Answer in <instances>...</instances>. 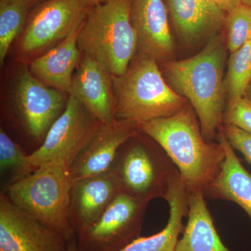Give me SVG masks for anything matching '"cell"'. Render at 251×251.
I'll return each instance as SVG.
<instances>
[{"label":"cell","mask_w":251,"mask_h":251,"mask_svg":"<svg viewBox=\"0 0 251 251\" xmlns=\"http://www.w3.org/2000/svg\"><path fill=\"white\" fill-rule=\"evenodd\" d=\"M196 112L186 105L177 113L139 126L165 150L188 193L205 191L219 174L226 154L218 142L206 141Z\"/></svg>","instance_id":"cell-1"},{"label":"cell","mask_w":251,"mask_h":251,"mask_svg":"<svg viewBox=\"0 0 251 251\" xmlns=\"http://www.w3.org/2000/svg\"><path fill=\"white\" fill-rule=\"evenodd\" d=\"M225 61L222 39L215 36L193 57L163 63L168 82L176 93L191 104L203 136L209 143L217 136L223 125L226 108Z\"/></svg>","instance_id":"cell-2"},{"label":"cell","mask_w":251,"mask_h":251,"mask_svg":"<svg viewBox=\"0 0 251 251\" xmlns=\"http://www.w3.org/2000/svg\"><path fill=\"white\" fill-rule=\"evenodd\" d=\"M115 117L139 126L177 113L188 100L166 83L156 59L138 54L121 76L113 77Z\"/></svg>","instance_id":"cell-3"},{"label":"cell","mask_w":251,"mask_h":251,"mask_svg":"<svg viewBox=\"0 0 251 251\" xmlns=\"http://www.w3.org/2000/svg\"><path fill=\"white\" fill-rule=\"evenodd\" d=\"M131 3L109 0L90 6L79 29L80 52L101 63L113 77L126 72L138 50V36L130 20Z\"/></svg>","instance_id":"cell-4"},{"label":"cell","mask_w":251,"mask_h":251,"mask_svg":"<svg viewBox=\"0 0 251 251\" xmlns=\"http://www.w3.org/2000/svg\"><path fill=\"white\" fill-rule=\"evenodd\" d=\"M140 134L122 145L110 171L120 193L149 203L164 199L176 168L159 144Z\"/></svg>","instance_id":"cell-5"},{"label":"cell","mask_w":251,"mask_h":251,"mask_svg":"<svg viewBox=\"0 0 251 251\" xmlns=\"http://www.w3.org/2000/svg\"><path fill=\"white\" fill-rule=\"evenodd\" d=\"M72 186L68 168L46 164L6 188L3 194L18 207L72 241L77 238L69 219Z\"/></svg>","instance_id":"cell-6"},{"label":"cell","mask_w":251,"mask_h":251,"mask_svg":"<svg viewBox=\"0 0 251 251\" xmlns=\"http://www.w3.org/2000/svg\"><path fill=\"white\" fill-rule=\"evenodd\" d=\"M102 124L75 97L69 95L67 106L54 122L42 144L28 155L31 166L46 164L69 167Z\"/></svg>","instance_id":"cell-7"},{"label":"cell","mask_w":251,"mask_h":251,"mask_svg":"<svg viewBox=\"0 0 251 251\" xmlns=\"http://www.w3.org/2000/svg\"><path fill=\"white\" fill-rule=\"evenodd\" d=\"M148 203L119 193L102 215L77 237L80 251H121L140 237Z\"/></svg>","instance_id":"cell-8"},{"label":"cell","mask_w":251,"mask_h":251,"mask_svg":"<svg viewBox=\"0 0 251 251\" xmlns=\"http://www.w3.org/2000/svg\"><path fill=\"white\" fill-rule=\"evenodd\" d=\"M88 6L80 0H44L27 19L21 36L23 53H36L80 29Z\"/></svg>","instance_id":"cell-9"},{"label":"cell","mask_w":251,"mask_h":251,"mask_svg":"<svg viewBox=\"0 0 251 251\" xmlns=\"http://www.w3.org/2000/svg\"><path fill=\"white\" fill-rule=\"evenodd\" d=\"M15 89V104L23 127L31 138L43 142L68 100L62 92L43 83L26 67L18 73Z\"/></svg>","instance_id":"cell-10"},{"label":"cell","mask_w":251,"mask_h":251,"mask_svg":"<svg viewBox=\"0 0 251 251\" xmlns=\"http://www.w3.org/2000/svg\"><path fill=\"white\" fill-rule=\"evenodd\" d=\"M70 242L4 194L0 196V251H68Z\"/></svg>","instance_id":"cell-11"},{"label":"cell","mask_w":251,"mask_h":251,"mask_svg":"<svg viewBox=\"0 0 251 251\" xmlns=\"http://www.w3.org/2000/svg\"><path fill=\"white\" fill-rule=\"evenodd\" d=\"M139 132L138 126L126 122L102 124L69 167L72 182L110 171L122 145Z\"/></svg>","instance_id":"cell-12"},{"label":"cell","mask_w":251,"mask_h":251,"mask_svg":"<svg viewBox=\"0 0 251 251\" xmlns=\"http://www.w3.org/2000/svg\"><path fill=\"white\" fill-rule=\"evenodd\" d=\"M69 95L75 97L100 123L113 125V76L101 63L84 55L73 77Z\"/></svg>","instance_id":"cell-13"},{"label":"cell","mask_w":251,"mask_h":251,"mask_svg":"<svg viewBox=\"0 0 251 251\" xmlns=\"http://www.w3.org/2000/svg\"><path fill=\"white\" fill-rule=\"evenodd\" d=\"M130 20L136 31L139 53L165 61L174 52L163 0H132Z\"/></svg>","instance_id":"cell-14"},{"label":"cell","mask_w":251,"mask_h":251,"mask_svg":"<svg viewBox=\"0 0 251 251\" xmlns=\"http://www.w3.org/2000/svg\"><path fill=\"white\" fill-rule=\"evenodd\" d=\"M119 193L110 171L72 183L69 219L76 237L99 219Z\"/></svg>","instance_id":"cell-15"},{"label":"cell","mask_w":251,"mask_h":251,"mask_svg":"<svg viewBox=\"0 0 251 251\" xmlns=\"http://www.w3.org/2000/svg\"><path fill=\"white\" fill-rule=\"evenodd\" d=\"M222 126L216 137L224 148L226 158L219 174L203 194L208 199L235 203L251 220V175L242 166L225 134Z\"/></svg>","instance_id":"cell-16"},{"label":"cell","mask_w":251,"mask_h":251,"mask_svg":"<svg viewBox=\"0 0 251 251\" xmlns=\"http://www.w3.org/2000/svg\"><path fill=\"white\" fill-rule=\"evenodd\" d=\"M165 200L169 205V219L161 232L149 237H139L121 251H175L183 233V221L188 213V193L176 170L172 176Z\"/></svg>","instance_id":"cell-17"},{"label":"cell","mask_w":251,"mask_h":251,"mask_svg":"<svg viewBox=\"0 0 251 251\" xmlns=\"http://www.w3.org/2000/svg\"><path fill=\"white\" fill-rule=\"evenodd\" d=\"M78 31L32 61L29 68L32 75L49 87L70 93L73 77L81 61L77 46Z\"/></svg>","instance_id":"cell-18"},{"label":"cell","mask_w":251,"mask_h":251,"mask_svg":"<svg viewBox=\"0 0 251 251\" xmlns=\"http://www.w3.org/2000/svg\"><path fill=\"white\" fill-rule=\"evenodd\" d=\"M173 23L184 40L211 35L226 25V13L211 0H167Z\"/></svg>","instance_id":"cell-19"},{"label":"cell","mask_w":251,"mask_h":251,"mask_svg":"<svg viewBox=\"0 0 251 251\" xmlns=\"http://www.w3.org/2000/svg\"><path fill=\"white\" fill-rule=\"evenodd\" d=\"M188 221L175 251H230L220 237L202 192L188 193Z\"/></svg>","instance_id":"cell-20"},{"label":"cell","mask_w":251,"mask_h":251,"mask_svg":"<svg viewBox=\"0 0 251 251\" xmlns=\"http://www.w3.org/2000/svg\"><path fill=\"white\" fill-rule=\"evenodd\" d=\"M36 168L28 159V155L5 130L0 129V175L1 191L29 176Z\"/></svg>","instance_id":"cell-21"},{"label":"cell","mask_w":251,"mask_h":251,"mask_svg":"<svg viewBox=\"0 0 251 251\" xmlns=\"http://www.w3.org/2000/svg\"><path fill=\"white\" fill-rule=\"evenodd\" d=\"M251 83V40L231 53L228 69L224 80L227 102L245 97Z\"/></svg>","instance_id":"cell-22"},{"label":"cell","mask_w":251,"mask_h":251,"mask_svg":"<svg viewBox=\"0 0 251 251\" xmlns=\"http://www.w3.org/2000/svg\"><path fill=\"white\" fill-rule=\"evenodd\" d=\"M29 9L19 0H0V65L27 24Z\"/></svg>","instance_id":"cell-23"},{"label":"cell","mask_w":251,"mask_h":251,"mask_svg":"<svg viewBox=\"0 0 251 251\" xmlns=\"http://www.w3.org/2000/svg\"><path fill=\"white\" fill-rule=\"evenodd\" d=\"M227 47L230 53L251 40V7L241 4L226 15Z\"/></svg>","instance_id":"cell-24"},{"label":"cell","mask_w":251,"mask_h":251,"mask_svg":"<svg viewBox=\"0 0 251 251\" xmlns=\"http://www.w3.org/2000/svg\"><path fill=\"white\" fill-rule=\"evenodd\" d=\"M234 126L251 135V100L247 97L227 102L223 125Z\"/></svg>","instance_id":"cell-25"},{"label":"cell","mask_w":251,"mask_h":251,"mask_svg":"<svg viewBox=\"0 0 251 251\" xmlns=\"http://www.w3.org/2000/svg\"><path fill=\"white\" fill-rule=\"evenodd\" d=\"M225 132L231 146L242 153L248 163L251 165V135L234 126L223 125Z\"/></svg>","instance_id":"cell-26"},{"label":"cell","mask_w":251,"mask_h":251,"mask_svg":"<svg viewBox=\"0 0 251 251\" xmlns=\"http://www.w3.org/2000/svg\"><path fill=\"white\" fill-rule=\"evenodd\" d=\"M225 13H229V11L235 9L237 6L242 4V0H211Z\"/></svg>","instance_id":"cell-27"},{"label":"cell","mask_w":251,"mask_h":251,"mask_svg":"<svg viewBox=\"0 0 251 251\" xmlns=\"http://www.w3.org/2000/svg\"><path fill=\"white\" fill-rule=\"evenodd\" d=\"M20 1L25 5L28 8V9H31L33 6H36V5H38L40 4V3L44 1V0H19Z\"/></svg>","instance_id":"cell-28"},{"label":"cell","mask_w":251,"mask_h":251,"mask_svg":"<svg viewBox=\"0 0 251 251\" xmlns=\"http://www.w3.org/2000/svg\"><path fill=\"white\" fill-rule=\"evenodd\" d=\"M68 251H80L79 249L78 246H77V238L76 239H73L69 243V249Z\"/></svg>","instance_id":"cell-29"},{"label":"cell","mask_w":251,"mask_h":251,"mask_svg":"<svg viewBox=\"0 0 251 251\" xmlns=\"http://www.w3.org/2000/svg\"><path fill=\"white\" fill-rule=\"evenodd\" d=\"M80 1L82 4L85 5V6H88V7L93 6L94 4V0H80Z\"/></svg>","instance_id":"cell-30"},{"label":"cell","mask_w":251,"mask_h":251,"mask_svg":"<svg viewBox=\"0 0 251 251\" xmlns=\"http://www.w3.org/2000/svg\"><path fill=\"white\" fill-rule=\"evenodd\" d=\"M246 97L251 100V83L250 86H249V88H248L247 95H246Z\"/></svg>","instance_id":"cell-31"},{"label":"cell","mask_w":251,"mask_h":251,"mask_svg":"<svg viewBox=\"0 0 251 251\" xmlns=\"http://www.w3.org/2000/svg\"><path fill=\"white\" fill-rule=\"evenodd\" d=\"M242 4L247 5L251 7V0H242Z\"/></svg>","instance_id":"cell-32"},{"label":"cell","mask_w":251,"mask_h":251,"mask_svg":"<svg viewBox=\"0 0 251 251\" xmlns=\"http://www.w3.org/2000/svg\"><path fill=\"white\" fill-rule=\"evenodd\" d=\"M109 1V0H94V4H100V3L106 2V1Z\"/></svg>","instance_id":"cell-33"}]
</instances>
